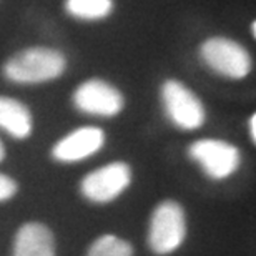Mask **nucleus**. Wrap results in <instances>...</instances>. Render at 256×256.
<instances>
[{
	"mask_svg": "<svg viewBox=\"0 0 256 256\" xmlns=\"http://www.w3.org/2000/svg\"><path fill=\"white\" fill-rule=\"evenodd\" d=\"M66 68L65 55L47 47H32L18 52L4 66L5 76L14 84H44L58 78Z\"/></svg>",
	"mask_w": 256,
	"mask_h": 256,
	"instance_id": "1",
	"label": "nucleus"
},
{
	"mask_svg": "<svg viewBox=\"0 0 256 256\" xmlns=\"http://www.w3.org/2000/svg\"><path fill=\"white\" fill-rule=\"evenodd\" d=\"M186 238V218L180 203L165 200L155 208L148 230V246L155 254L176 252Z\"/></svg>",
	"mask_w": 256,
	"mask_h": 256,
	"instance_id": "2",
	"label": "nucleus"
},
{
	"mask_svg": "<svg viewBox=\"0 0 256 256\" xmlns=\"http://www.w3.org/2000/svg\"><path fill=\"white\" fill-rule=\"evenodd\" d=\"M190 158L213 180H224L238 172L242 153L234 145L216 138H203L190 145Z\"/></svg>",
	"mask_w": 256,
	"mask_h": 256,
	"instance_id": "3",
	"label": "nucleus"
},
{
	"mask_svg": "<svg viewBox=\"0 0 256 256\" xmlns=\"http://www.w3.org/2000/svg\"><path fill=\"white\" fill-rule=\"evenodd\" d=\"M203 62L216 74L228 78H244L252 72V57L248 50L232 38H208L200 48Z\"/></svg>",
	"mask_w": 256,
	"mask_h": 256,
	"instance_id": "4",
	"label": "nucleus"
},
{
	"mask_svg": "<svg viewBox=\"0 0 256 256\" xmlns=\"http://www.w3.org/2000/svg\"><path fill=\"white\" fill-rule=\"evenodd\" d=\"M162 102L170 122L182 130H196L204 124L203 104L182 82L166 80L162 86Z\"/></svg>",
	"mask_w": 256,
	"mask_h": 256,
	"instance_id": "5",
	"label": "nucleus"
},
{
	"mask_svg": "<svg viewBox=\"0 0 256 256\" xmlns=\"http://www.w3.org/2000/svg\"><path fill=\"white\" fill-rule=\"evenodd\" d=\"M132 183V170L125 162H112L88 173L80 183L82 194L94 203H110Z\"/></svg>",
	"mask_w": 256,
	"mask_h": 256,
	"instance_id": "6",
	"label": "nucleus"
},
{
	"mask_svg": "<svg viewBox=\"0 0 256 256\" xmlns=\"http://www.w3.org/2000/svg\"><path fill=\"white\" fill-rule=\"evenodd\" d=\"M74 105L86 115L115 116L124 110L125 100L120 90L108 82L92 78L78 85L74 94Z\"/></svg>",
	"mask_w": 256,
	"mask_h": 256,
	"instance_id": "7",
	"label": "nucleus"
},
{
	"mask_svg": "<svg viewBox=\"0 0 256 256\" xmlns=\"http://www.w3.org/2000/svg\"><path fill=\"white\" fill-rule=\"evenodd\" d=\"M105 145V133L96 126H82L64 136L52 148V156L57 162L74 163L95 155Z\"/></svg>",
	"mask_w": 256,
	"mask_h": 256,
	"instance_id": "8",
	"label": "nucleus"
},
{
	"mask_svg": "<svg viewBox=\"0 0 256 256\" xmlns=\"http://www.w3.org/2000/svg\"><path fill=\"white\" fill-rule=\"evenodd\" d=\"M14 256H55L52 232L42 223H27L15 234Z\"/></svg>",
	"mask_w": 256,
	"mask_h": 256,
	"instance_id": "9",
	"label": "nucleus"
},
{
	"mask_svg": "<svg viewBox=\"0 0 256 256\" xmlns=\"http://www.w3.org/2000/svg\"><path fill=\"white\" fill-rule=\"evenodd\" d=\"M0 128L18 140L28 138L34 130L32 114L22 102L0 96Z\"/></svg>",
	"mask_w": 256,
	"mask_h": 256,
	"instance_id": "10",
	"label": "nucleus"
},
{
	"mask_svg": "<svg viewBox=\"0 0 256 256\" xmlns=\"http://www.w3.org/2000/svg\"><path fill=\"white\" fill-rule=\"evenodd\" d=\"M66 14L80 20H102L114 10V0H65Z\"/></svg>",
	"mask_w": 256,
	"mask_h": 256,
	"instance_id": "11",
	"label": "nucleus"
},
{
	"mask_svg": "<svg viewBox=\"0 0 256 256\" xmlns=\"http://www.w3.org/2000/svg\"><path fill=\"white\" fill-rule=\"evenodd\" d=\"M86 256H133L132 244L115 234H105L95 240Z\"/></svg>",
	"mask_w": 256,
	"mask_h": 256,
	"instance_id": "12",
	"label": "nucleus"
},
{
	"mask_svg": "<svg viewBox=\"0 0 256 256\" xmlns=\"http://www.w3.org/2000/svg\"><path fill=\"white\" fill-rule=\"evenodd\" d=\"M17 183L15 180H12L10 176L4 175V173H0V202H7L14 196L15 193H17Z\"/></svg>",
	"mask_w": 256,
	"mask_h": 256,
	"instance_id": "13",
	"label": "nucleus"
},
{
	"mask_svg": "<svg viewBox=\"0 0 256 256\" xmlns=\"http://www.w3.org/2000/svg\"><path fill=\"white\" fill-rule=\"evenodd\" d=\"M248 128H250V135H252V140H256V115H252V118L248 122Z\"/></svg>",
	"mask_w": 256,
	"mask_h": 256,
	"instance_id": "14",
	"label": "nucleus"
},
{
	"mask_svg": "<svg viewBox=\"0 0 256 256\" xmlns=\"http://www.w3.org/2000/svg\"><path fill=\"white\" fill-rule=\"evenodd\" d=\"M5 158V146H4V143L0 142V162H2Z\"/></svg>",
	"mask_w": 256,
	"mask_h": 256,
	"instance_id": "15",
	"label": "nucleus"
}]
</instances>
